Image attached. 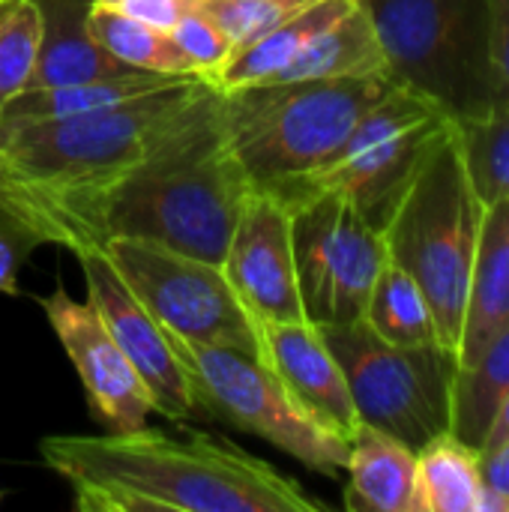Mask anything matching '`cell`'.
Wrapping results in <instances>:
<instances>
[{
	"label": "cell",
	"instance_id": "8fae6325",
	"mask_svg": "<svg viewBox=\"0 0 509 512\" xmlns=\"http://www.w3.org/2000/svg\"><path fill=\"white\" fill-rule=\"evenodd\" d=\"M291 234L306 321L315 327L360 321L387 261L384 231L342 192L321 189L291 204Z\"/></svg>",
	"mask_w": 509,
	"mask_h": 512
},
{
	"label": "cell",
	"instance_id": "4fadbf2b",
	"mask_svg": "<svg viewBox=\"0 0 509 512\" xmlns=\"http://www.w3.org/2000/svg\"><path fill=\"white\" fill-rule=\"evenodd\" d=\"M222 273L258 327L273 321H306L297 288L291 204L282 195L270 189L249 192L231 231Z\"/></svg>",
	"mask_w": 509,
	"mask_h": 512
},
{
	"label": "cell",
	"instance_id": "ac0fdd59",
	"mask_svg": "<svg viewBox=\"0 0 509 512\" xmlns=\"http://www.w3.org/2000/svg\"><path fill=\"white\" fill-rule=\"evenodd\" d=\"M93 3L96 0H36L39 21H42V39H39V60H36L30 87L132 72L129 66L117 63L90 36Z\"/></svg>",
	"mask_w": 509,
	"mask_h": 512
},
{
	"label": "cell",
	"instance_id": "30bf717a",
	"mask_svg": "<svg viewBox=\"0 0 509 512\" xmlns=\"http://www.w3.org/2000/svg\"><path fill=\"white\" fill-rule=\"evenodd\" d=\"M99 249L168 336L264 357L261 327L234 294L222 264L132 237L105 240Z\"/></svg>",
	"mask_w": 509,
	"mask_h": 512
},
{
	"label": "cell",
	"instance_id": "9c48e42d",
	"mask_svg": "<svg viewBox=\"0 0 509 512\" xmlns=\"http://www.w3.org/2000/svg\"><path fill=\"white\" fill-rule=\"evenodd\" d=\"M453 120L426 96L393 84L354 126L339 156L315 177L300 183L285 201L333 189L342 192L378 231L387 228L414 177L453 132Z\"/></svg>",
	"mask_w": 509,
	"mask_h": 512
},
{
	"label": "cell",
	"instance_id": "8992f818",
	"mask_svg": "<svg viewBox=\"0 0 509 512\" xmlns=\"http://www.w3.org/2000/svg\"><path fill=\"white\" fill-rule=\"evenodd\" d=\"M483 210L453 126V132L438 141L384 228L387 255L417 279L432 303L441 345L456 357Z\"/></svg>",
	"mask_w": 509,
	"mask_h": 512
},
{
	"label": "cell",
	"instance_id": "836d02e7",
	"mask_svg": "<svg viewBox=\"0 0 509 512\" xmlns=\"http://www.w3.org/2000/svg\"><path fill=\"white\" fill-rule=\"evenodd\" d=\"M489 21H492L495 69L509 96V0H489Z\"/></svg>",
	"mask_w": 509,
	"mask_h": 512
},
{
	"label": "cell",
	"instance_id": "d6a6232c",
	"mask_svg": "<svg viewBox=\"0 0 509 512\" xmlns=\"http://www.w3.org/2000/svg\"><path fill=\"white\" fill-rule=\"evenodd\" d=\"M96 3L132 15L144 24H153L159 30H171L189 9H195V0H96Z\"/></svg>",
	"mask_w": 509,
	"mask_h": 512
},
{
	"label": "cell",
	"instance_id": "9a60e30c",
	"mask_svg": "<svg viewBox=\"0 0 509 512\" xmlns=\"http://www.w3.org/2000/svg\"><path fill=\"white\" fill-rule=\"evenodd\" d=\"M264 360L285 381L294 399L324 426L351 438L360 426L345 372L312 321L261 324Z\"/></svg>",
	"mask_w": 509,
	"mask_h": 512
},
{
	"label": "cell",
	"instance_id": "52a82bcc",
	"mask_svg": "<svg viewBox=\"0 0 509 512\" xmlns=\"http://www.w3.org/2000/svg\"><path fill=\"white\" fill-rule=\"evenodd\" d=\"M171 345L183 363L201 420H219L258 435L321 477L336 480L345 474L351 438L309 414L261 354L231 345H192L174 336Z\"/></svg>",
	"mask_w": 509,
	"mask_h": 512
},
{
	"label": "cell",
	"instance_id": "d4e9b609",
	"mask_svg": "<svg viewBox=\"0 0 509 512\" xmlns=\"http://www.w3.org/2000/svg\"><path fill=\"white\" fill-rule=\"evenodd\" d=\"M90 36L123 66L159 75H198L168 30L144 24L132 15L93 3Z\"/></svg>",
	"mask_w": 509,
	"mask_h": 512
},
{
	"label": "cell",
	"instance_id": "7a4b0ae2",
	"mask_svg": "<svg viewBox=\"0 0 509 512\" xmlns=\"http://www.w3.org/2000/svg\"><path fill=\"white\" fill-rule=\"evenodd\" d=\"M45 465L78 512H324L294 477L204 432L141 426L108 435H48Z\"/></svg>",
	"mask_w": 509,
	"mask_h": 512
},
{
	"label": "cell",
	"instance_id": "277c9868",
	"mask_svg": "<svg viewBox=\"0 0 509 512\" xmlns=\"http://www.w3.org/2000/svg\"><path fill=\"white\" fill-rule=\"evenodd\" d=\"M396 84L435 102L456 126L509 96L492 57L489 0H360Z\"/></svg>",
	"mask_w": 509,
	"mask_h": 512
},
{
	"label": "cell",
	"instance_id": "6da1fadb",
	"mask_svg": "<svg viewBox=\"0 0 509 512\" xmlns=\"http://www.w3.org/2000/svg\"><path fill=\"white\" fill-rule=\"evenodd\" d=\"M252 189L225 129L222 93L207 81L135 165L54 198L51 216L69 252L132 237L222 264Z\"/></svg>",
	"mask_w": 509,
	"mask_h": 512
},
{
	"label": "cell",
	"instance_id": "4dcf8cb0",
	"mask_svg": "<svg viewBox=\"0 0 509 512\" xmlns=\"http://www.w3.org/2000/svg\"><path fill=\"white\" fill-rule=\"evenodd\" d=\"M0 204H12V207H21V210H27V213L42 216V219L57 231V246H60V228H57V222H54V216H51L45 198H42L33 186H27V183L21 180V174L15 171L12 159L6 156L3 144H0Z\"/></svg>",
	"mask_w": 509,
	"mask_h": 512
},
{
	"label": "cell",
	"instance_id": "83f0119b",
	"mask_svg": "<svg viewBox=\"0 0 509 512\" xmlns=\"http://www.w3.org/2000/svg\"><path fill=\"white\" fill-rule=\"evenodd\" d=\"M312 0H195V9L210 15L234 42V48L273 30Z\"/></svg>",
	"mask_w": 509,
	"mask_h": 512
},
{
	"label": "cell",
	"instance_id": "d6986e66",
	"mask_svg": "<svg viewBox=\"0 0 509 512\" xmlns=\"http://www.w3.org/2000/svg\"><path fill=\"white\" fill-rule=\"evenodd\" d=\"M357 0H312L273 30L261 33L258 39L231 51V57L204 81L216 90H234L249 84H270L282 75V69L303 51V45L321 33L327 24L342 18Z\"/></svg>",
	"mask_w": 509,
	"mask_h": 512
},
{
	"label": "cell",
	"instance_id": "2e32d148",
	"mask_svg": "<svg viewBox=\"0 0 509 512\" xmlns=\"http://www.w3.org/2000/svg\"><path fill=\"white\" fill-rule=\"evenodd\" d=\"M509 327V198L483 210L459 339V366Z\"/></svg>",
	"mask_w": 509,
	"mask_h": 512
},
{
	"label": "cell",
	"instance_id": "ffe728a7",
	"mask_svg": "<svg viewBox=\"0 0 509 512\" xmlns=\"http://www.w3.org/2000/svg\"><path fill=\"white\" fill-rule=\"evenodd\" d=\"M387 60L366 6L357 0L342 18L315 33L276 81H321L384 75ZM390 75V72H387ZM273 84V81H270Z\"/></svg>",
	"mask_w": 509,
	"mask_h": 512
},
{
	"label": "cell",
	"instance_id": "4316f807",
	"mask_svg": "<svg viewBox=\"0 0 509 512\" xmlns=\"http://www.w3.org/2000/svg\"><path fill=\"white\" fill-rule=\"evenodd\" d=\"M42 21L36 0H0V114L33 81Z\"/></svg>",
	"mask_w": 509,
	"mask_h": 512
},
{
	"label": "cell",
	"instance_id": "f546056e",
	"mask_svg": "<svg viewBox=\"0 0 509 512\" xmlns=\"http://www.w3.org/2000/svg\"><path fill=\"white\" fill-rule=\"evenodd\" d=\"M168 33L174 36V42L180 45V51L189 57V63L195 66L201 78L213 75L234 51V42L228 39V33L201 9H189Z\"/></svg>",
	"mask_w": 509,
	"mask_h": 512
},
{
	"label": "cell",
	"instance_id": "484cf974",
	"mask_svg": "<svg viewBox=\"0 0 509 512\" xmlns=\"http://www.w3.org/2000/svg\"><path fill=\"white\" fill-rule=\"evenodd\" d=\"M462 162L483 207L509 198V99L486 117L456 126Z\"/></svg>",
	"mask_w": 509,
	"mask_h": 512
},
{
	"label": "cell",
	"instance_id": "f1b7e54d",
	"mask_svg": "<svg viewBox=\"0 0 509 512\" xmlns=\"http://www.w3.org/2000/svg\"><path fill=\"white\" fill-rule=\"evenodd\" d=\"M42 243H57V231L36 213L0 204V294L18 297V273L30 252Z\"/></svg>",
	"mask_w": 509,
	"mask_h": 512
},
{
	"label": "cell",
	"instance_id": "e0dca14e",
	"mask_svg": "<svg viewBox=\"0 0 509 512\" xmlns=\"http://www.w3.org/2000/svg\"><path fill=\"white\" fill-rule=\"evenodd\" d=\"M345 507L351 512H417V450L366 423L351 435Z\"/></svg>",
	"mask_w": 509,
	"mask_h": 512
},
{
	"label": "cell",
	"instance_id": "603a6c76",
	"mask_svg": "<svg viewBox=\"0 0 509 512\" xmlns=\"http://www.w3.org/2000/svg\"><path fill=\"white\" fill-rule=\"evenodd\" d=\"M509 396V327H504L471 363L459 366L453 381L450 432L483 450L501 402Z\"/></svg>",
	"mask_w": 509,
	"mask_h": 512
},
{
	"label": "cell",
	"instance_id": "ba28073f",
	"mask_svg": "<svg viewBox=\"0 0 509 512\" xmlns=\"http://www.w3.org/2000/svg\"><path fill=\"white\" fill-rule=\"evenodd\" d=\"M336 354L360 423L381 429L411 450L450 432L459 357L444 345H393L363 318L321 327Z\"/></svg>",
	"mask_w": 509,
	"mask_h": 512
},
{
	"label": "cell",
	"instance_id": "7402d4cb",
	"mask_svg": "<svg viewBox=\"0 0 509 512\" xmlns=\"http://www.w3.org/2000/svg\"><path fill=\"white\" fill-rule=\"evenodd\" d=\"M417 512H483L477 447L444 432L417 450Z\"/></svg>",
	"mask_w": 509,
	"mask_h": 512
},
{
	"label": "cell",
	"instance_id": "5b68a950",
	"mask_svg": "<svg viewBox=\"0 0 509 512\" xmlns=\"http://www.w3.org/2000/svg\"><path fill=\"white\" fill-rule=\"evenodd\" d=\"M204 84L201 75H183L87 114L0 126V144L51 210L54 198L93 189L135 165Z\"/></svg>",
	"mask_w": 509,
	"mask_h": 512
},
{
	"label": "cell",
	"instance_id": "5bb4252c",
	"mask_svg": "<svg viewBox=\"0 0 509 512\" xmlns=\"http://www.w3.org/2000/svg\"><path fill=\"white\" fill-rule=\"evenodd\" d=\"M39 306L84 384L93 420L108 432H135L147 426V417L153 414L150 396L99 312L87 300L75 303L63 285L42 297Z\"/></svg>",
	"mask_w": 509,
	"mask_h": 512
},
{
	"label": "cell",
	"instance_id": "1f68e13d",
	"mask_svg": "<svg viewBox=\"0 0 509 512\" xmlns=\"http://www.w3.org/2000/svg\"><path fill=\"white\" fill-rule=\"evenodd\" d=\"M483 512H509V441L480 453Z\"/></svg>",
	"mask_w": 509,
	"mask_h": 512
},
{
	"label": "cell",
	"instance_id": "7c38bea8",
	"mask_svg": "<svg viewBox=\"0 0 509 512\" xmlns=\"http://www.w3.org/2000/svg\"><path fill=\"white\" fill-rule=\"evenodd\" d=\"M75 258L81 261L84 270L87 303L99 312L117 348L126 354L135 375L141 378L153 414L174 423L201 420L189 378L165 327L129 291V285L120 279V273L114 270V264L105 258L99 246H84L75 252Z\"/></svg>",
	"mask_w": 509,
	"mask_h": 512
},
{
	"label": "cell",
	"instance_id": "3957f363",
	"mask_svg": "<svg viewBox=\"0 0 509 512\" xmlns=\"http://www.w3.org/2000/svg\"><path fill=\"white\" fill-rule=\"evenodd\" d=\"M393 84L384 72L219 90L225 129L249 183L288 198L339 156L354 126Z\"/></svg>",
	"mask_w": 509,
	"mask_h": 512
},
{
	"label": "cell",
	"instance_id": "cb8c5ba5",
	"mask_svg": "<svg viewBox=\"0 0 509 512\" xmlns=\"http://www.w3.org/2000/svg\"><path fill=\"white\" fill-rule=\"evenodd\" d=\"M363 321L393 345H441L432 303L417 279L390 255L372 285Z\"/></svg>",
	"mask_w": 509,
	"mask_h": 512
},
{
	"label": "cell",
	"instance_id": "e575fe53",
	"mask_svg": "<svg viewBox=\"0 0 509 512\" xmlns=\"http://www.w3.org/2000/svg\"><path fill=\"white\" fill-rule=\"evenodd\" d=\"M509 441V396L501 402V408H498V414H495V423H492V429H489V435H486V444H483V450H492V447H498V444H504ZM480 450V453H483Z\"/></svg>",
	"mask_w": 509,
	"mask_h": 512
},
{
	"label": "cell",
	"instance_id": "44dd1931",
	"mask_svg": "<svg viewBox=\"0 0 509 512\" xmlns=\"http://www.w3.org/2000/svg\"><path fill=\"white\" fill-rule=\"evenodd\" d=\"M183 75H159V72H120V75H102L87 81H66V84H48V87H27L21 90L0 114V126L12 123H39V120H63L75 114H87L96 108H108L126 99H135L141 93H150L156 87H165Z\"/></svg>",
	"mask_w": 509,
	"mask_h": 512
}]
</instances>
